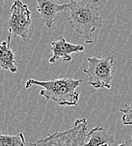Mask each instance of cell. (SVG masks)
Returning <instances> with one entry per match:
<instances>
[{
  "label": "cell",
  "instance_id": "cell-13",
  "mask_svg": "<svg viewBox=\"0 0 132 146\" xmlns=\"http://www.w3.org/2000/svg\"><path fill=\"white\" fill-rule=\"evenodd\" d=\"M100 146H110V145H108V144H104V145H102ZM117 146H123V144H121V145H117Z\"/></svg>",
  "mask_w": 132,
  "mask_h": 146
},
{
  "label": "cell",
  "instance_id": "cell-2",
  "mask_svg": "<svg viewBox=\"0 0 132 146\" xmlns=\"http://www.w3.org/2000/svg\"><path fill=\"white\" fill-rule=\"evenodd\" d=\"M87 79L75 80L72 78H61L48 81H40L29 79L25 83V88L29 89L32 85L43 88L40 95L46 101H52L60 106H76L79 101V92L77 87Z\"/></svg>",
  "mask_w": 132,
  "mask_h": 146
},
{
  "label": "cell",
  "instance_id": "cell-8",
  "mask_svg": "<svg viewBox=\"0 0 132 146\" xmlns=\"http://www.w3.org/2000/svg\"><path fill=\"white\" fill-rule=\"evenodd\" d=\"M12 35L9 33L7 42L0 44V69L16 73L18 71V63L16 61L15 52L10 47Z\"/></svg>",
  "mask_w": 132,
  "mask_h": 146
},
{
  "label": "cell",
  "instance_id": "cell-11",
  "mask_svg": "<svg viewBox=\"0 0 132 146\" xmlns=\"http://www.w3.org/2000/svg\"><path fill=\"white\" fill-rule=\"evenodd\" d=\"M120 112L123 113L122 116V123L125 125H132V103L126 104L125 107L120 110Z\"/></svg>",
  "mask_w": 132,
  "mask_h": 146
},
{
  "label": "cell",
  "instance_id": "cell-5",
  "mask_svg": "<svg viewBox=\"0 0 132 146\" xmlns=\"http://www.w3.org/2000/svg\"><path fill=\"white\" fill-rule=\"evenodd\" d=\"M31 24V12L28 5L21 0H14L10 9L9 17L3 23V26L8 29L9 33L14 36H20L26 42Z\"/></svg>",
  "mask_w": 132,
  "mask_h": 146
},
{
  "label": "cell",
  "instance_id": "cell-3",
  "mask_svg": "<svg viewBox=\"0 0 132 146\" xmlns=\"http://www.w3.org/2000/svg\"><path fill=\"white\" fill-rule=\"evenodd\" d=\"M114 56L109 53L104 58H88V68L83 72L88 74L87 81L94 89H110L114 80Z\"/></svg>",
  "mask_w": 132,
  "mask_h": 146
},
{
  "label": "cell",
  "instance_id": "cell-6",
  "mask_svg": "<svg viewBox=\"0 0 132 146\" xmlns=\"http://www.w3.org/2000/svg\"><path fill=\"white\" fill-rule=\"evenodd\" d=\"M47 46L52 52V56L49 59L50 63H56L58 59H62L63 63H69L72 59V53L81 52L85 50L83 45L66 42L63 36H60L58 40L51 42Z\"/></svg>",
  "mask_w": 132,
  "mask_h": 146
},
{
  "label": "cell",
  "instance_id": "cell-4",
  "mask_svg": "<svg viewBox=\"0 0 132 146\" xmlns=\"http://www.w3.org/2000/svg\"><path fill=\"white\" fill-rule=\"evenodd\" d=\"M88 127L87 119L78 118L72 128L66 131H56L42 139L31 144V146H83Z\"/></svg>",
  "mask_w": 132,
  "mask_h": 146
},
{
  "label": "cell",
  "instance_id": "cell-9",
  "mask_svg": "<svg viewBox=\"0 0 132 146\" xmlns=\"http://www.w3.org/2000/svg\"><path fill=\"white\" fill-rule=\"evenodd\" d=\"M114 143V135L110 130L102 127H96L86 135L83 146H100L104 144L113 145Z\"/></svg>",
  "mask_w": 132,
  "mask_h": 146
},
{
  "label": "cell",
  "instance_id": "cell-14",
  "mask_svg": "<svg viewBox=\"0 0 132 146\" xmlns=\"http://www.w3.org/2000/svg\"><path fill=\"white\" fill-rule=\"evenodd\" d=\"M1 1H3V0H1Z\"/></svg>",
  "mask_w": 132,
  "mask_h": 146
},
{
  "label": "cell",
  "instance_id": "cell-12",
  "mask_svg": "<svg viewBox=\"0 0 132 146\" xmlns=\"http://www.w3.org/2000/svg\"><path fill=\"white\" fill-rule=\"evenodd\" d=\"M123 146H132V135L126 142L123 143Z\"/></svg>",
  "mask_w": 132,
  "mask_h": 146
},
{
  "label": "cell",
  "instance_id": "cell-7",
  "mask_svg": "<svg viewBox=\"0 0 132 146\" xmlns=\"http://www.w3.org/2000/svg\"><path fill=\"white\" fill-rule=\"evenodd\" d=\"M36 3L39 18L48 28L52 26L59 13L70 9V3H59L58 0H36Z\"/></svg>",
  "mask_w": 132,
  "mask_h": 146
},
{
  "label": "cell",
  "instance_id": "cell-1",
  "mask_svg": "<svg viewBox=\"0 0 132 146\" xmlns=\"http://www.w3.org/2000/svg\"><path fill=\"white\" fill-rule=\"evenodd\" d=\"M70 15L66 21L73 31L83 37L87 44L93 42L94 31L103 26L99 15L100 0H70Z\"/></svg>",
  "mask_w": 132,
  "mask_h": 146
},
{
  "label": "cell",
  "instance_id": "cell-10",
  "mask_svg": "<svg viewBox=\"0 0 132 146\" xmlns=\"http://www.w3.org/2000/svg\"><path fill=\"white\" fill-rule=\"evenodd\" d=\"M0 146H25V138L23 133L16 135L3 134L0 131Z\"/></svg>",
  "mask_w": 132,
  "mask_h": 146
}]
</instances>
